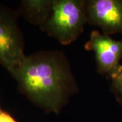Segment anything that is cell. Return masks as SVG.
Returning a JSON list of instances; mask_svg holds the SVG:
<instances>
[{
    "mask_svg": "<svg viewBox=\"0 0 122 122\" xmlns=\"http://www.w3.org/2000/svg\"><path fill=\"white\" fill-rule=\"evenodd\" d=\"M52 1H22L16 14L32 24L41 26L51 13Z\"/></svg>",
    "mask_w": 122,
    "mask_h": 122,
    "instance_id": "6",
    "label": "cell"
},
{
    "mask_svg": "<svg viewBox=\"0 0 122 122\" xmlns=\"http://www.w3.org/2000/svg\"><path fill=\"white\" fill-rule=\"evenodd\" d=\"M86 22L97 26L103 34L122 33V0L86 1Z\"/></svg>",
    "mask_w": 122,
    "mask_h": 122,
    "instance_id": "5",
    "label": "cell"
},
{
    "mask_svg": "<svg viewBox=\"0 0 122 122\" xmlns=\"http://www.w3.org/2000/svg\"><path fill=\"white\" fill-rule=\"evenodd\" d=\"M10 74L21 94L50 113H58L77 90L69 62L58 51L25 56Z\"/></svg>",
    "mask_w": 122,
    "mask_h": 122,
    "instance_id": "1",
    "label": "cell"
},
{
    "mask_svg": "<svg viewBox=\"0 0 122 122\" xmlns=\"http://www.w3.org/2000/svg\"><path fill=\"white\" fill-rule=\"evenodd\" d=\"M0 122H18L8 111L0 107Z\"/></svg>",
    "mask_w": 122,
    "mask_h": 122,
    "instance_id": "8",
    "label": "cell"
},
{
    "mask_svg": "<svg viewBox=\"0 0 122 122\" xmlns=\"http://www.w3.org/2000/svg\"><path fill=\"white\" fill-rule=\"evenodd\" d=\"M84 48L95 53L97 71L111 78L119 69L122 58V41L113 39L109 35L101 34L97 30L90 33V37Z\"/></svg>",
    "mask_w": 122,
    "mask_h": 122,
    "instance_id": "4",
    "label": "cell"
},
{
    "mask_svg": "<svg viewBox=\"0 0 122 122\" xmlns=\"http://www.w3.org/2000/svg\"><path fill=\"white\" fill-rule=\"evenodd\" d=\"M86 22V1L54 0L51 13L40 29L61 44L69 45L83 32Z\"/></svg>",
    "mask_w": 122,
    "mask_h": 122,
    "instance_id": "2",
    "label": "cell"
},
{
    "mask_svg": "<svg viewBox=\"0 0 122 122\" xmlns=\"http://www.w3.org/2000/svg\"><path fill=\"white\" fill-rule=\"evenodd\" d=\"M17 14L0 4V65L10 73L25 56L23 35Z\"/></svg>",
    "mask_w": 122,
    "mask_h": 122,
    "instance_id": "3",
    "label": "cell"
},
{
    "mask_svg": "<svg viewBox=\"0 0 122 122\" xmlns=\"http://www.w3.org/2000/svg\"><path fill=\"white\" fill-rule=\"evenodd\" d=\"M112 83L111 90L114 93L119 102L122 103V65L111 77Z\"/></svg>",
    "mask_w": 122,
    "mask_h": 122,
    "instance_id": "7",
    "label": "cell"
}]
</instances>
